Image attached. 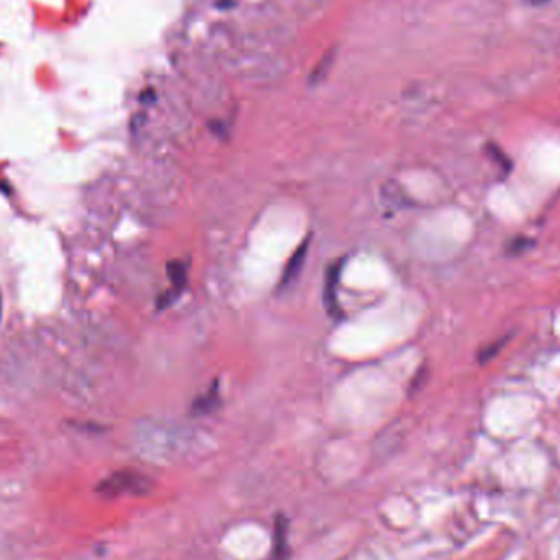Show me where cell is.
I'll return each instance as SVG.
<instances>
[{
  "mask_svg": "<svg viewBox=\"0 0 560 560\" xmlns=\"http://www.w3.org/2000/svg\"><path fill=\"white\" fill-rule=\"evenodd\" d=\"M307 251H308V239H307V243H303L302 246H298V249L295 251L292 259L288 261L287 269H285V272L282 276V285L288 284L290 280H292L300 272V269H302V266H303L305 254H307Z\"/></svg>",
  "mask_w": 560,
  "mask_h": 560,
  "instance_id": "obj_5",
  "label": "cell"
},
{
  "mask_svg": "<svg viewBox=\"0 0 560 560\" xmlns=\"http://www.w3.org/2000/svg\"><path fill=\"white\" fill-rule=\"evenodd\" d=\"M288 521L284 514H279L274 524V546L269 560H288L290 549H288Z\"/></svg>",
  "mask_w": 560,
  "mask_h": 560,
  "instance_id": "obj_2",
  "label": "cell"
},
{
  "mask_svg": "<svg viewBox=\"0 0 560 560\" xmlns=\"http://www.w3.org/2000/svg\"><path fill=\"white\" fill-rule=\"evenodd\" d=\"M167 274H169V279L172 282V290H176L177 293H181L187 285L185 264H182L181 261L169 262V266H167Z\"/></svg>",
  "mask_w": 560,
  "mask_h": 560,
  "instance_id": "obj_6",
  "label": "cell"
},
{
  "mask_svg": "<svg viewBox=\"0 0 560 560\" xmlns=\"http://www.w3.org/2000/svg\"><path fill=\"white\" fill-rule=\"evenodd\" d=\"M528 2L531 5H544V4L551 2V0H528Z\"/></svg>",
  "mask_w": 560,
  "mask_h": 560,
  "instance_id": "obj_7",
  "label": "cell"
},
{
  "mask_svg": "<svg viewBox=\"0 0 560 560\" xmlns=\"http://www.w3.org/2000/svg\"><path fill=\"white\" fill-rule=\"evenodd\" d=\"M97 490L105 497H116L121 493L141 497L151 490V480L140 472L120 470L102 480Z\"/></svg>",
  "mask_w": 560,
  "mask_h": 560,
  "instance_id": "obj_1",
  "label": "cell"
},
{
  "mask_svg": "<svg viewBox=\"0 0 560 560\" xmlns=\"http://www.w3.org/2000/svg\"><path fill=\"white\" fill-rule=\"evenodd\" d=\"M339 272H341V262L334 264V266H331L329 271H328V276H327V284H324V305H327L328 312L331 315H336V310H338V300H336V287H338Z\"/></svg>",
  "mask_w": 560,
  "mask_h": 560,
  "instance_id": "obj_3",
  "label": "cell"
},
{
  "mask_svg": "<svg viewBox=\"0 0 560 560\" xmlns=\"http://www.w3.org/2000/svg\"><path fill=\"white\" fill-rule=\"evenodd\" d=\"M218 398H220V396H218V385L215 384V385L212 386L208 394L198 396V398L193 401L192 413L193 415H208V413H212V411L217 408Z\"/></svg>",
  "mask_w": 560,
  "mask_h": 560,
  "instance_id": "obj_4",
  "label": "cell"
}]
</instances>
